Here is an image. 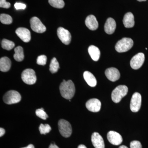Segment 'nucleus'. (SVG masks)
I'll list each match as a JSON object with an SVG mask.
<instances>
[{
    "mask_svg": "<svg viewBox=\"0 0 148 148\" xmlns=\"http://www.w3.org/2000/svg\"><path fill=\"white\" fill-rule=\"evenodd\" d=\"M92 145L95 148H105V143L103 138L98 132H94L91 136Z\"/></svg>",
    "mask_w": 148,
    "mask_h": 148,
    "instance_id": "2eb2a0df",
    "label": "nucleus"
},
{
    "mask_svg": "<svg viewBox=\"0 0 148 148\" xmlns=\"http://www.w3.org/2000/svg\"><path fill=\"white\" fill-rule=\"evenodd\" d=\"M119 148H128L125 145H122L120 147H119Z\"/></svg>",
    "mask_w": 148,
    "mask_h": 148,
    "instance_id": "e433bc0d",
    "label": "nucleus"
},
{
    "mask_svg": "<svg viewBox=\"0 0 148 148\" xmlns=\"http://www.w3.org/2000/svg\"><path fill=\"white\" fill-rule=\"evenodd\" d=\"M84 78L89 86L95 87L97 84V80L95 76L91 73L85 71L84 73Z\"/></svg>",
    "mask_w": 148,
    "mask_h": 148,
    "instance_id": "6ab92c4d",
    "label": "nucleus"
},
{
    "mask_svg": "<svg viewBox=\"0 0 148 148\" xmlns=\"http://www.w3.org/2000/svg\"><path fill=\"white\" fill-rule=\"evenodd\" d=\"M145 60V54L139 53L132 57L130 61L131 68L134 70H138L142 67Z\"/></svg>",
    "mask_w": 148,
    "mask_h": 148,
    "instance_id": "9d476101",
    "label": "nucleus"
},
{
    "mask_svg": "<svg viewBox=\"0 0 148 148\" xmlns=\"http://www.w3.org/2000/svg\"><path fill=\"white\" fill-rule=\"evenodd\" d=\"M105 75L108 79L112 82H115L119 79L120 73L119 71L115 68L107 69L105 72Z\"/></svg>",
    "mask_w": 148,
    "mask_h": 148,
    "instance_id": "4468645a",
    "label": "nucleus"
},
{
    "mask_svg": "<svg viewBox=\"0 0 148 148\" xmlns=\"http://www.w3.org/2000/svg\"><path fill=\"white\" fill-rule=\"evenodd\" d=\"M107 138L109 142L114 145H119L123 142L121 135L115 131H110L109 132L107 135Z\"/></svg>",
    "mask_w": 148,
    "mask_h": 148,
    "instance_id": "9b49d317",
    "label": "nucleus"
},
{
    "mask_svg": "<svg viewBox=\"0 0 148 148\" xmlns=\"http://www.w3.org/2000/svg\"><path fill=\"white\" fill-rule=\"evenodd\" d=\"M57 35L60 40L66 45H68L71 40V35L68 30L63 27H59L57 29Z\"/></svg>",
    "mask_w": 148,
    "mask_h": 148,
    "instance_id": "1a4fd4ad",
    "label": "nucleus"
},
{
    "mask_svg": "<svg viewBox=\"0 0 148 148\" xmlns=\"http://www.w3.org/2000/svg\"><path fill=\"white\" fill-rule=\"evenodd\" d=\"M58 129L60 134L65 138H69L71 135L72 129L70 123L64 119H61L58 123Z\"/></svg>",
    "mask_w": 148,
    "mask_h": 148,
    "instance_id": "39448f33",
    "label": "nucleus"
},
{
    "mask_svg": "<svg viewBox=\"0 0 148 148\" xmlns=\"http://www.w3.org/2000/svg\"><path fill=\"white\" fill-rule=\"evenodd\" d=\"M31 27L34 32L37 33H44L46 31L45 26L42 23L39 18L34 16L30 20Z\"/></svg>",
    "mask_w": 148,
    "mask_h": 148,
    "instance_id": "0eeeda50",
    "label": "nucleus"
},
{
    "mask_svg": "<svg viewBox=\"0 0 148 148\" xmlns=\"http://www.w3.org/2000/svg\"><path fill=\"white\" fill-rule=\"evenodd\" d=\"M0 21L3 24H10L12 22V18L8 14H2L0 15Z\"/></svg>",
    "mask_w": 148,
    "mask_h": 148,
    "instance_id": "a878e982",
    "label": "nucleus"
},
{
    "mask_svg": "<svg viewBox=\"0 0 148 148\" xmlns=\"http://www.w3.org/2000/svg\"><path fill=\"white\" fill-rule=\"evenodd\" d=\"M60 68L59 64L56 58L54 57L52 58L51 61L49 70L52 73H55L58 72V69Z\"/></svg>",
    "mask_w": 148,
    "mask_h": 148,
    "instance_id": "5701e85b",
    "label": "nucleus"
},
{
    "mask_svg": "<svg viewBox=\"0 0 148 148\" xmlns=\"http://www.w3.org/2000/svg\"><path fill=\"white\" fill-rule=\"evenodd\" d=\"M47 61V57L45 55H40L37 58V63L38 65L45 66L46 64Z\"/></svg>",
    "mask_w": 148,
    "mask_h": 148,
    "instance_id": "c85d7f7f",
    "label": "nucleus"
},
{
    "mask_svg": "<svg viewBox=\"0 0 148 148\" xmlns=\"http://www.w3.org/2000/svg\"><path fill=\"white\" fill-rule=\"evenodd\" d=\"M21 148H35V147L33 145H32V144H31V145H29L27 146V147H23Z\"/></svg>",
    "mask_w": 148,
    "mask_h": 148,
    "instance_id": "f704fd0d",
    "label": "nucleus"
},
{
    "mask_svg": "<svg viewBox=\"0 0 148 148\" xmlns=\"http://www.w3.org/2000/svg\"><path fill=\"white\" fill-rule=\"evenodd\" d=\"M59 89L61 96L68 100H71L73 97L75 92V85L71 80L68 81L64 80L60 85Z\"/></svg>",
    "mask_w": 148,
    "mask_h": 148,
    "instance_id": "f257e3e1",
    "label": "nucleus"
},
{
    "mask_svg": "<svg viewBox=\"0 0 148 148\" xmlns=\"http://www.w3.org/2000/svg\"><path fill=\"white\" fill-rule=\"evenodd\" d=\"M15 32L17 36L24 42H28L31 40V33L28 29L21 27L16 29Z\"/></svg>",
    "mask_w": 148,
    "mask_h": 148,
    "instance_id": "ddd939ff",
    "label": "nucleus"
},
{
    "mask_svg": "<svg viewBox=\"0 0 148 148\" xmlns=\"http://www.w3.org/2000/svg\"><path fill=\"white\" fill-rule=\"evenodd\" d=\"M128 88L125 85H119L116 88L112 93V99L115 103L120 102L123 98L127 95Z\"/></svg>",
    "mask_w": 148,
    "mask_h": 148,
    "instance_id": "f03ea898",
    "label": "nucleus"
},
{
    "mask_svg": "<svg viewBox=\"0 0 148 148\" xmlns=\"http://www.w3.org/2000/svg\"><path fill=\"white\" fill-rule=\"evenodd\" d=\"M14 58L16 61L21 62L24 60V55L23 48L21 46H18L14 49Z\"/></svg>",
    "mask_w": 148,
    "mask_h": 148,
    "instance_id": "4be33fe9",
    "label": "nucleus"
},
{
    "mask_svg": "<svg viewBox=\"0 0 148 148\" xmlns=\"http://www.w3.org/2000/svg\"><path fill=\"white\" fill-rule=\"evenodd\" d=\"M39 130L41 134L45 135L47 133H48L50 132L51 128L49 125L41 124L39 127Z\"/></svg>",
    "mask_w": 148,
    "mask_h": 148,
    "instance_id": "bb28decb",
    "label": "nucleus"
},
{
    "mask_svg": "<svg viewBox=\"0 0 148 148\" xmlns=\"http://www.w3.org/2000/svg\"><path fill=\"white\" fill-rule=\"evenodd\" d=\"M123 24L125 28H132L135 25L134 16L131 12L125 14L123 19Z\"/></svg>",
    "mask_w": 148,
    "mask_h": 148,
    "instance_id": "a211bd4d",
    "label": "nucleus"
},
{
    "mask_svg": "<svg viewBox=\"0 0 148 148\" xmlns=\"http://www.w3.org/2000/svg\"><path fill=\"white\" fill-rule=\"evenodd\" d=\"M116 28V21L112 18L107 19L104 26L105 32L108 34H112L115 32Z\"/></svg>",
    "mask_w": 148,
    "mask_h": 148,
    "instance_id": "f3484780",
    "label": "nucleus"
},
{
    "mask_svg": "<svg viewBox=\"0 0 148 148\" xmlns=\"http://www.w3.org/2000/svg\"><path fill=\"white\" fill-rule=\"evenodd\" d=\"M130 148H142V145L140 142L135 140L130 143Z\"/></svg>",
    "mask_w": 148,
    "mask_h": 148,
    "instance_id": "c756f323",
    "label": "nucleus"
},
{
    "mask_svg": "<svg viewBox=\"0 0 148 148\" xmlns=\"http://www.w3.org/2000/svg\"><path fill=\"white\" fill-rule=\"evenodd\" d=\"M11 66V61L7 57H3L0 59V70L1 71L6 72L9 71Z\"/></svg>",
    "mask_w": 148,
    "mask_h": 148,
    "instance_id": "aec40b11",
    "label": "nucleus"
},
{
    "mask_svg": "<svg viewBox=\"0 0 148 148\" xmlns=\"http://www.w3.org/2000/svg\"><path fill=\"white\" fill-rule=\"evenodd\" d=\"M36 114L37 116L42 119L46 120L48 117V116L45 112L43 108L38 109L36 110Z\"/></svg>",
    "mask_w": 148,
    "mask_h": 148,
    "instance_id": "cd10ccee",
    "label": "nucleus"
},
{
    "mask_svg": "<svg viewBox=\"0 0 148 148\" xmlns=\"http://www.w3.org/2000/svg\"><path fill=\"white\" fill-rule=\"evenodd\" d=\"M88 52L93 61H98L101 56V52L98 48L94 45H90L88 48Z\"/></svg>",
    "mask_w": 148,
    "mask_h": 148,
    "instance_id": "412c9836",
    "label": "nucleus"
},
{
    "mask_svg": "<svg viewBox=\"0 0 148 148\" xmlns=\"http://www.w3.org/2000/svg\"><path fill=\"white\" fill-rule=\"evenodd\" d=\"M14 7L17 10L20 9L24 10L26 8V5L24 4L20 3H16L14 4Z\"/></svg>",
    "mask_w": 148,
    "mask_h": 148,
    "instance_id": "2f4dec72",
    "label": "nucleus"
},
{
    "mask_svg": "<svg viewBox=\"0 0 148 148\" xmlns=\"http://www.w3.org/2000/svg\"><path fill=\"white\" fill-rule=\"evenodd\" d=\"M142 104V96L138 92H135L132 95L130 103V108L134 112H137L140 110Z\"/></svg>",
    "mask_w": 148,
    "mask_h": 148,
    "instance_id": "6e6552de",
    "label": "nucleus"
},
{
    "mask_svg": "<svg viewBox=\"0 0 148 148\" xmlns=\"http://www.w3.org/2000/svg\"><path fill=\"white\" fill-rule=\"evenodd\" d=\"M21 98V95L19 92L16 90H11L5 94L3 100L6 104L11 105L19 103Z\"/></svg>",
    "mask_w": 148,
    "mask_h": 148,
    "instance_id": "20e7f679",
    "label": "nucleus"
},
{
    "mask_svg": "<svg viewBox=\"0 0 148 148\" xmlns=\"http://www.w3.org/2000/svg\"><path fill=\"white\" fill-rule=\"evenodd\" d=\"M10 3L8 2L6 0H0V7L4 8H10Z\"/></svg>",
    "mask_w": 148,
    "mask_h": 148,
    "instance_id": "7c9ffc66",
    "label": "nucleus"
},
{
    "mask_svg": "<svg viewBox=\"0 0 148 148\" xmlns=\"http://www.w3.org/2000/svg\"><path fill=\"white\" fill-rule=\"evenodd\" d=\"M77 148H87L84 145H81L78 146Z\"/></svg>",
    "mask_w": 148,
    "mask_h": 148,
    "instance_id": "c9c22d12",
    "label": "nucleus"
},
{
    "mask_svg": "<svg viewBox=\"0 0 148 148\" xmlns=\"http://www.w3.org/2000/svg\"><path fill=\"white\" fill-rule=\"evenodd\" d=\"M86 108L88 110L93 112H97L101 110V101L96 98H92L88 100L86 104Z\"/></svg>",
    "mask_w": 148,
    "mask_h": 148,
    "instance_id": "f8f14e48",
    "label": "nucleus"
},
{
    "mask_svg": "<svg viewBox=\"0 0 148 148\" xmlns=\"http://www.w3.org/2000/svg\"><path fill=\"white\" fill-rule=\"evenodd\" d=\"M138 1L142 2V1H145L147 0H137Z\"/></svg>",
    "mask_w": 148,
    "mask_h": 148,
    "instance_id": "4c0bfd02",
    "label": "nucleus"
},
{
    "mask_svg": "<svg viewBox=\"0 0 148 148\" xmlns=\"http://www.w3.org/2000/svg\"><path fill=\"white\" fill-rule=\"evenodd\" d=\"M85 24L90 30L95 31L98 29V23L96 17L94 15H90L86 17Z\"/></svg>",
    "mask_w": 148,
    "mask_h": 148,
    "instance_id": "dca6fc26",
    "label": "nucleus"
},
{
    "mask_svg": "<svg viewBox=\"0 0 148 148\" xmlns=\"http://www.w3.org/2000/svg\"><path fill=\"white\" fill-rule=\"evenodd\" d=\"M21 79L25 83L32 85L36 83L37 80L35 71L32 69H27L21 74Z\"/></svg>",
    "mask_w": 148,
    "mask_h": 148,
    "instance_id": "423d86ee",
    "label": "nucleus"
},
{
    "mask_svg": "<svg viewBox=\"0 0 148 148\" xmlns=\"http://www.w3.org/2000/svg\"><path fill=\"white\" fill-rule=\"evenodd\" d=\"M133 45V41L132 39L124 38L116 43L115 48L117 52L122 53L128 51Z\"/></svg>",
    "mask_w": 148,
    "mask_h": 148,
    "instance_id": "7ed1b4c3",
    "label": "nucleus"
},
{
    "mask_svg": "<svg viewBox=\"0 0 148 148\" xmlns=\"http://www.w3.org/2000/svg\"><path fill=\"white\" fill-rule=\"evenodd\" d=\"M5 130L2 127L0 128V137H2L3 135H4L5 133Z\"/></svg>",
    "mask_w": 148,
    "mask_h": 148,
    "instance_id": "473e14b6",
    "label": "nucleus"
},
{
    "mask_svg": "<svg viewBox=\"0 0 148 148\" xmlns=\"http://www.w3.org/2000/svg\"><path fill=\"white\" fill-rule=\"evenodd\" d=\"M2 47L7 50H10L15 46V44L13 42L6 39H3L2 41Z\"/></svg>",
    "mask_w": 148,
    "mask_h": 148,
    "instance_id": "b1692460",
    "label": "nucleus"
},
{
    "mask_svg": "<svg viewBox=\"0 0 148 148\" xmlns=\"http://www.w3.org/2000/svg\"><path fill=\"white\" fill-rule=\"evenodd\" d=\"M49 148H59V147H58V146H56L55 144H51L49 146Z\"/></svg>",
    "mask_w": 148,
    "mask_h": 148,
    "instance_id": "72a5a7b5",
    "label": "nucleus"
},
{
    "mask_svg": "<svg viewBox=\"0 0 148 148\" xmlns=\"http://www.w3.org/2000/svg\"><path fill=\"white\" fill-rule=\"evenodd\" d=\"M48 1L51 6L55 8L61 9L65 6V3L63 0H49Z\"/></svg>",
    "mask_w": 148,
    "mask_h": 148,
    "instance_id": "393cba45",
    "label": "nucleus"
}]
</instances>
